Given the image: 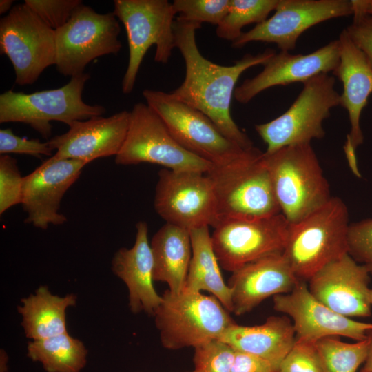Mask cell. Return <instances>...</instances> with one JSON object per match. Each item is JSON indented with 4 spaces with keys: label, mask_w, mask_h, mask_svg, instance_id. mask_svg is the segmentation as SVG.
<instances>
[{
    "label": "cell",
    "mask_w": 372,
    "mask_h": 372,
    "mask_svg": "<svg viewBox=\"0 0 372 372\" xmlns=\"http://www.w3.org/2000/svg\"><path fill=\"white\" fill-rule=\"evenodd\" d=\"M201 25L178 17L174 23L175 48L185 61V76L181 85L171 92L176 98L200 111L230 141L243 149L254 147L231 115V102L240 75L257 65H265L275 54L267 49L256 55L247 54L235 64L224 66L204 57L196 44V32Z\"/></svg>",
    "instance_id": "1"
},
{
    "label": "cell",
    "mask_w": 372,
    "mask_h": 372,
    "mask_svg": "<svg viewBox=\"0 0 372 372\" xmlns=\"http://www.w3.org/2000/svg\"><path fill=\"white\" fill-rule=\"evenodd\" d=\"M254 147L234 162L207 174L215 195L212 227L227 220L254 219L280 213L264 155Z\"/></svg>",
    "instance_id": "2"
},
{
    "label": "cell",
    "mask_w": 372,
    "mask_h": 372,
    "mask_svg": "<svg viewBox=\"0 0 372 372\" xmlns=\"http://www.w3.org/2000/svg\"><path fill=\"white\" fill-rule=\"evenodd\" d=\"M349 211L335 196L301 220L289 224L282 254L299 280L348 254Z\"/></svg>",
    "instance_id": "3"
},
{
    "label": "cell",
    "mask_w": 372,
    "mask_h": 372,
    "mask_svg": "<svg viewBox=\"0 0 372 372\" xmlns=\"http://www.w3.org/2000/svg\"><path fill=\"white\" fill-rule=\"evenodd\" d=\"M263 155L280 213L289 224L301 220L332 198L311 143Z\"/></svg>",
    "instance_id": "4"
},
{
    "label": "cell",
    "mask_w": 372,
    "mask_h": 372,
    "mask_svg": "<svg viewBox=\"0 0 372 372\" xmlns=\"http://www.w3.org/2000/svg\"><path fill=\"white\" fill-rule=\"evenodd\" d=\"M154 315L162 346L169 350L194 349L219 340L235 321L213 296L183 290L168 289Z\"/></svg>",
    "instance_id": "5"
},
{
    "label": "cell",
    "mask_w": 372,
    "mask_h": 372,
    "mask_svg": "<svg viewBox=\"0 0 372 372\" xmlns=\"http://www.w3.org/2000/svg\"><path fill=\"white\" fill-rule=\"evenodd\" d=\"M88 73L71 77L63 86L30 94L8 90L0 95V123H22L30 125L43 138L52 134L51 121L68 126L79 121L101 116L104 106L89 105L82 99Z\"/></svg>",
    "instance_id": "6"
},
{
    "label": "cell",
    "mask_w": 372,
    "mask_h": 372,
    "mask_svg": "<svg viewBox=\"0 0 372 372\" xmlns=\"http://www.w3.org/2000/svg\"><path fill=\"white\" fill-rule=\"evenodd\" d=\"M114 14L124 25L129 59L122 81L124 94L132 92L147 50L156 47L154 61L167 63L175 48L172 3L167 0H114Z\"/></svg>",
    "instance_id": "7"
},
{
    "label": "cell",
    "mask_w": 372,
    "mask_h": 372,
    "mask_svg": "<svg viewBox=\"0 0 372 372\" xmlns=\"http://www.w3.org/2000/svg\"><path fill=\"white\" fill-rule=\"evenodd\" d=\"M303 88L290 107L273 120L255 125L267 145L266 154L290 145L311 143L325 135L322 122L331 110L340 104L335 79L320 74L303 83Z\"/></svg>",
    "instance_id": "8"
},
{
    "label": "cell",
    "mask_w": 372,
    "mask_h": 372,
    "mask_svg": "<svg viewBox=\"0 0 372 372\" xmlns=\"http://www.w3.org/2000/svg\"><path fill=\"white\" fill-rule=\"evenodd\" d=\"M143 96L183 148L214 167L230 164L248 150L227 138L203 112L171 93L145 89Z\"/></svg>",
    "instance_id": "9"
},
{
    "label": "cell",
    "mask_w": 372,
    "mask_h": 372,
    "mask_svg": "<svg viewBox=\"0 0 372 372\" xmlns=\"http://www.w3.org/2000/svg\"><path fill=\"white\" fill-rule=\"evenodd\" d=\"M121 27L114 12L99 13L82 3L69 21L55 30L56 68L65 76L84 73L93 60L116 54L122 48Z\"/></svg>",
    "instance_id": "10"
},
{
    "label": "cell",
    "mask_w": 372,
    "mask_h": 372,
    "mask_svg": "<svg viewBox=\"0 0 372 372\" xmlns=\"http://www.w3.org/2000/svg\"><path fill=\"white\" fill-rule=\"evenodd\" d=\"M118 165L151 163L174 171L208 173L209 162L183 148L158 114L146 103H136L130 116L127 136L115 156Z\"/></svg>",
    "instance_id": "11"
},
{
    "label": "cell",
    "mask_w": 372,
    "mask_h": 372,
    "mask_svg": "<svg viewBox=\"0 0 372 372\" xmlns=\"http://www.w3.org/2000/svg\"><path fill=\"white\" fill-rule=\"evenodd\" d=\"M0 52L13 66L15 83L32 85L56 63L55 30L25 3L16 4L0 20Z\"/></svg>",
    "instance_id": "12"
},
{
    "label": "cell",
    "mask_w": 372,
    "mask_h": 372,
    "mask_svg": "<svg viewBox=\"0 0 372 372\" xmlns=\"http://www.w3.org/2000/svg\"><path fill=\"white\" fill-rule=\"evenodd\" d=\"M289 223L280 213L254 219L222 223L211 235L219 265L231 273L248 263L282 253Z\"/></svg>",
    "instance_id": "13"
},
{
    "label": "cell",
    "mask_w": 372,
    "mask_h": 372,
    "mask_svg": "<svg viewBox=\"0 0 372 372\" xmlns=\"http://www.w3.org/2000/svg\"><path fill=\"white\" fill-rule=\"evenodd\" d=\"M158 174L154 205L167 223L188 231L213 226L215 195L207 174L164 168Z\"/></svg>",
    "instance_id": "14"
},
{
    "label": "cell",
    "mask_w": 372,
    "mask_h": 372,
    "mask_svg": "<svg viewBox=\"0 0 372 372\" xmlns=\"http://www.w3.org/2000/svg\"><path fill=\"white\" fill-rule=\"evenodd\" d=\"M353 14L349 0H278L274 14L232 42L242 48L253 41L273 43L281 51L296 47L300 36L311 27L333 18Z\"/></svg>",
    "instance_id": "15"
},
{
    "label": "cell",
    "mask_w": 372,
    "mask_h": 372,
    "mask_svg": "<svg viewBox=\"0 0 372 372\" xmlns=\"http://www.w3.org/2000/svg\"><path fill=\"white\" fill-rule=\"evenodd\" d=\"M273 304L276 311L293 320L297 340L316 342L327 337L344 336L361 341L372 329V323L342 316L321 303L305 281L299 280L290 293L273 296Z\"/></svg>",
    "instance_id": "16"
},
{
    "label": "cell",
    "mask_w": 372,
    "mask_h": 372,
    "mask_svg": "<svg viewBox=\"0 0 372 372\" xmlns=\"http://www.w3.org/2000/svg\"><path fill=\"white\" fill-rule=\"evenodd\" d=\"M86 165L52 155L23 176L21 204L27 214L25 223L41 229L64 224L67 218L60 212L61 200Z\"/></svg>",
    "instance_id": "17"
},
{
    "label": "cell",
    "mask_w": 372,
    "mask_h": 372,
    "mask_svg": "<svg viewBox=\"0 0 372 372\" xmlns=\"http://www.w3.org/2000/svg\"><path fill=\"white\" fill-rule=\"evenodd\" d=\"M370 276L365 265L347 254L318 271L309 280L308 287L318 301L342 316L369 317Z\"/></svg>",
    "instance_id": "18"
},
{
    "label": "cell",
    "mask_w": 372,
    "mask_h": 372,
    "mask_svg": "<svg viewBox=\"0 0 372 372\" xmlns=\"http://www.w3.org/2000/svg\"><path fill=\"white\" fill-rule=\"evenodd\" d=\"M340 61L339 41L334 40L307 54L276 53L256 76L245 79L236 87L234 96L240 103H247L261 92L278 85L304 83L320 74L333 72Z\"/></svg>",
    "instance_id": "19"
},
{
    "label": "cell",
    "mask_w": 372,
    "mask_h": 372,
    "mask_svg": "<svg viewBox=\"0 0 372 372\" xmlns=\"http://www.w3.org/2000/svg\"><path fill=\"white\" fill-rule=\"evenodd\" d=\"M130 112L123 110L109 117L94 116L73 123L69 130L48 141L60 159H72L87 164L104 157L116 156L125 142Z\"/></svg>",
    "instance_id": "20"
},
{
    "label": "cell",
    "mask_w": 372,
    "mask_h": 372,
    "mask_svg": "<svg viewBox=\"0 0 372 372\" xmlns=\"http://www.w3.org/2000/svg\"><path fill=\"white\" fill-rule=\"evenodd\" d=\"M298 281L282 253L248 263L233 271L228 280L232 312L249 313L271 296L290 293Z\"/></svg>",
    "instance_id": "21"
},
{
    "label": "cell",
    "mask_w": 372,
    "mask_h": 372,
    "mask_svg": "<svg viewBox=\"0 0 372 372\" xmlns=\"http://www.w3.org/2000/svg\"><path fill=\"white\" fill-rule=\"evenodd\" d=\"M135 242L130 249L122 247L112 260L113 273L121 279L128 289L129 307L134 313L144 311L153 316L162 301L154 287L153 256L148 240L146 222L136 225Z\"/></svg>",
    "instance_id": "22"
},
{
    "label": "cell",
    "mask_w": 372,
    "mask_h": 372,
    "mask_svg": "<svg viewBox=\"0 0 372 372\" xmlns=\"http://www.w3.org/2000/svg\"><path fill=\"white\" fill-rule=\"evenodd\" d=\"M340 61L332 72L343 85L340 105L348 112L351 130L347 137L356 149L364 142L360 115L372 93V68L346 29L339 36Z\"/></svg>",
    "instance_id": "23"
},
{
    "label": "cell",
    "mask_w": 372,
    "mask_h": 372,
    "mask_svg": "<svg viewBox=\"0 0 372 372\" xmlns=\"http://www.w3.org/2000/svg\"><path fill=\"white\" fill-rule=\"evenodd\" d=\"M235 351L269 362L278 372L280 365L296 342V333L288 316H272L258 325L229 327L219 338Z\"/></svg>",
    "instance_id": "24"
},
{
    "label": "cell",
    "mask_w": 372,
    "mask_h": 372,
    "mask_svg": "<svg viewBox=\"0 0 372 372\" xmlns=\"http://www.w3.org/2000/svg\"><path fill=\"white\" fill-rule=\"evenodd\" d=\"M150 247L154 281L165 282L172 293H180L192 255L189 231L166 223L154 235Z\"/></svg>",
    "instance_id": "25"
},
{
    "label": "cell",
    "mask_w": 372,
    "mask_h": 372,
    "mask_svg": "<svg viewBox=\"0 0 372 372\" xmlns=\"http://www.w3.org/2000/svg\"><path fill=\"white\" fill-rule=\"evenodd\" d=\"M76 296L53 295L45 286L39 287L34 294L21 300L18 312L27 338L45 339L67 332L65 311L76 304Z\"/></svg>",
    "instance_id": "26"
},
{
    "label": "cell",
    "mask_w": 372,
    "mask_h": 372,
    "mask_svg": "<svg viewBox=\"0 0 372 372\" xmlns=\"http://www.w3.org/2000/svg\"><path fill=\"white\" fill-rule=\"evenodd\" d=\"M208 227L189 231L192 255L183 290L208 291L232 312L231 290L223 279Z\"/></svg>",
    "instance_id": "27"
},
{
    "label": "cell",
    "mask_w": 372,
    "mask_h": 372,
    "mask_svg": "<svg viewBox=\"0 0 372 372\" xmlns=\"http://www.w3.org/2000/svg\"><path fill=\"white\" fill-rule=\"evenodd\" d=\"M83 343L68 333L28 342V356L46 372H81L87 363Z\"/></svg>",
    "instance_id": "28"
},
{
    "label": "cell",
    "mask_w": 372,
    "mask_h": 372,
    "mask_svg": "<svg viewBox=\"0 0 372 372\" xmlns=\"http://www.w3.org/2000/svg\"><path fill=\"white\" fill-rule=\"evenodd\" d=\"M278 0H230L227 14L216 27L218 37L236 41L247 25L259 24L276 10Z\"/></svg>",
    "instance_id": "29"
},
{
    "label": "cell",
    "mask_w": 372,
    "mask_h": 372,
    "mask_svg": "<svg viewBox=\"0 0 372 372\" xmlns=\"http://www.w3.org/2000/svg\"><path fill=\"white\" fill-rule=\"evenodd\" d=\"M316 346L324 372H357L365 362L368 340L347 343L336 337H327L318 340Z\"/></svg>",
    "instance_id": "30"
},
{
    "label": "cell",
    "mask_w": 372,
    "mask_h": 372,
    "mask_svg": "<svg viewBox=\"0 0 372 372\" xmlns=\"http://www.w3.org/2000/svg\"><path fill=\"white\" fill-rule=\"evenodd\" d=\"M230 0H174L178 18L191 23H209L218 26L227 13Z\"/></svg>",
    "instance_id": "31"
},
{
    "label": "cell",
    "mask_w": 372,
    "mask_h": 372,
    "mask_svg": "<svg viewBox=\"0 0 372 372\" xmlns=\"http://www.w3.org/2000/svg\"><path fill=\"white\" fill-rule=\"evenodd\" d=\"M236 351L220 340L194 348V372H231Z\"/></svg>",
    "instance_id": "32"
},
{
    "label": "cell",
    "mask_w": 372,
    "mask_h": 372,
    "mask_svg": "<svg viewBox=\"0 0 372 372\" xmlns=\"http://www.w3.org/2000/svg\"><path fill=\"white\" fill-rule=\"evenodd\" d=\"M23 176L17 160L9 155L0 157V214L21 203Z\"/></svg>",
    "instance_id": "33"
},
{
    "label": "cell",
    "mask_w": 372,
    "mask_h": 372,
    "mask_svg": "<svg viewBox=\"0 0 372 372\" xmlns=\"http://www.w3.org/2000/svg\"><path fill=\"white\" fill-rule=\"evenodd\" d=\"M24 3L50 28L56 30L70 19L81 0H25Z\"/></svg>",
    "instance_id": "34"
},
{
    "label": "cell",
    "mask_w": 372,
    "mask_h": 372,
    "mask_svg": "<svg viewBox=\"0 0 372 372\" xmlns=\"http://www.w3.org/2000/svg\"><path fill=\"white\" fill-rule=\"evenodd\" d=\"M278 372H324L316 342L296 340Z\"/></svg>",
    "instance_id": "35"
},
{
    "label": "cell",
    "mask_w": 372,
    "mask_h": 372,
    "mask_svg": "<svg viewBox=\"0 0 372 372\" xmlns=\"http://www.w3.org/2000/svg\"><path fill=\"white\" fill-rule=\"evenodd\" d=\"M348 254L362 265L372 264V218L349 224Z\"/></svg>",
    "instance_id": "36"
},
{
    "label": "cell",
    "mask_w": 372,
    "mask_h": 372,
    "mask_svg": "<svg viewBox=\"0 0 372 372\" xmlns=\"http://www.w3.org/2000/svg\"><path fill=\"white\" fill-rule=\"evenodd\" d=\"M53 149L47 142H41L39 139H28L14 134L10 128L0 130V154H27L40 157L41 156H52Z\"/></svg>",
    "instance_id": "37"
},
{
    "label": "cell",
    "mask_w": 372,
    "mask_h": 372,
    "mask_svg": "<svg viewBox=\"0 0 372 372\" xmlns=\"http://www.w3.org/2000/svg\"><path fill=\"white\" fill-rule=\"evenodd\" d=\"M353 16V22L346 30L372 68V18L364 13H355Z\"/></svg>",
    "instance_id": "38"
},
{
    "label": "cell",
    "mask_w": 372,
    "mask_h": 372,
    "mask_svg": "<svg viewBox=\"0 0 372 372\" xmlns=\"http://www.w3.org/2000/svg\"><path fill=\"white\" fill-rule=\"evenodd\" d=\"M231 372H276L267 361L257 356L236 351Z\"/></svg>",
    "instance_id": "39"
},
{
    "label": "cell",
    "mask_w": 372,
    "mask_h": 372,
    "mask_svg": "<svg viewBox=\"0 0 372 372\" xmlns=\"http://www.w3.org/2000/svg\"><path fill=\"white\" fill-rule=\"evenodd\" d=\"M344 151L349 166L351 169L353 174L358 177L361 178L362 175L359 171L357 159L355 156V149L352 145L349 138L347 137V140L344 145Z\"/></svg>",
    "instance_id": "40"
},
{
    "label": "cell",
    "mask_w": 372,
    "mask_h": 372,
    "mask_svg": "<svg viewBox=\"0 0 372 372\" xmlns=\"http://www.w3.org/2000/svg\"><path fill=\"white\" fill-rule=\"evenodd\" d=\"M351 3L353 14L364 13L372 18V0H352Z\"/></svg>",
    "instance_id": "41"
},
{
    "label": "cell",
    "mask_w": 372,
    "mask_h": 372,
    "mask_svg": "<svg viewBox=\"0 0 372 372\" xmlns=\"http://www.w3.org/2000/svg\"><path fill=\"white\" fill-rule=\"evenodd\" d=\"M367 355L364 362V366L362 369L366 371H372V329L367 333Z\"/></svg>",
    "instance_id": "42"
},
{
    "label": "cell",
    "mask_w": 372,
    "mask_h": 372,
    "mask_svg": "<svg viewBox=\"0 0 372 372\" xmlns=\"http://www.w3.org/2000/svg\"><path fill=\"white\" fill-rule=\"evenodd\" d=\"M13 0H1L0 1V14H3L7 12H10L12 9Z\"/></svg>",
    "instance_id": "43"
},
{
    "label": "cell",
    "mask_w": 372,
    "mask_h": 372,
    "mask_svg": "<svg viewBox=\"0 0 372 372\" xmlns=\"http://www.w3.org/2000/svg\"><path fill=\"white\" fill-rule=\"evenodd\" d=\"M8 357L6 352L3 350L1 351V361H0V372H8Z\"/></svg>",
    "instance_id": "44"
},
{
    "label": "cell",
    "mask_w": 372,
    "mask_h": 372,
    "mask_svg": "<svg viewBox=\"0 0 372 372\" xmlns=\"http://www.w3.org/2000/svg\"><path fill=\"white\" fill-rule=\"evenodd\" d=\"M369 269V271L370 273V275L372 276V264L371 265H366Z\"/></svg>",
    "instance_id": "45"
},
{
    "label": "cell",
    "mask_w": 372,
    "mask_h": 372,
    "mask_svg": "<svg viewBox=\"0 0 372 372\" xmlns=\"http://www.w3.org/2000/svg\"><path fill=\"white\" fill-rule=\"evenodd\" d=\"M370 300H371V303L372 304V289H371V291H370Z\"/></svg>",
    "instance_id": "46"
},
{
    "label": "cell",
    "mask_w": 372,
    "mask_h": 372,
    "mask_svg": "<svg viewBox=\"0 0 372 372\" xmlns=\"http://www.w3.org/2000/svg\"><path fill=\"white\" fill-rule=\"evenodd\" d=\"M360 372H372V371H366L362 369Z\"/></svg>",
    "instance_id": "47"
},
{
    "label": "cell",
    "mask_w": 372,
    "mask_h": 372,
    "mask_svg": "<svg viewBox=\"0 0 372 372\" xmlns=\"http://www.w3.org/2000/svg\"><path fill=\"white\" fill-rule=\"evenodd\" d=\"M189 372H194V371H189Z\"/></svg>",
    "instance_id": "48"
}]
</instances>
